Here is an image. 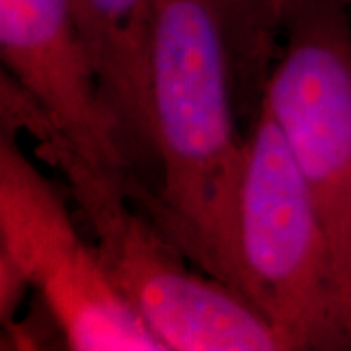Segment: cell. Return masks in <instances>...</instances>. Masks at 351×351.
Returning a JSON list of instances; mask_svg holds the SVG:
<instances>
[{
    "instance_id": "obj_2",
    "label": "cell",
    "mask_w": 351,
    "mask_h": 351,
    "mask_svg": "<svg viewBox=\"0 0 351 351\" xmlns=\"http://www.w3.org/2000/svg\"><path fill=\"white\" fill-rule=\"evenodd\" d=\"M291 351H351V306L311 189L260 101L237 201V279Z\"/></svg>"
},
{
    "instance_id": "obj_7",
    "label": "cell",
    "mask_w": 351,
    "mask_h": 351,
    "mask_svg": "<svg viewBox=\"0 0 351 351\" xmlns=\"http://www.w3.org/2000/svg\"><path fill=\"white\" fill-rule=\"evenodd\" d=\"M73 10L133 162L149 158L152 164L149 45L154 0H73Z\"/></svg>"
},
{
    "instance_id": "obj_1",
    "label": "cell",
    "mask_w": 351,
    "mask_h": 351,
    "mask_svg": "<svg viewBox=\"0 0 351 351\" xmlns=\"http://www.w3.org/2000/svg\"><path fill=\"white\" fill-rule=\"evenodd\" d=\"M277 0H154L149 45L156 189L138 203L234 291L246 131L277 53Z\"/></svg>"
},
{
    "instance_id": "obj_9",
    "label": "cell",
    "mask_w": 351,
    "mask_h": 351,
    "mask_svg": "<svg viewBox=\"0 0 351 351\" xmlns=\"http://www.w3.org/2000/svg\"><path fill=\"white\" fill-rule=\"evenodd\" d=\"M348 4H350V10H351V0H348Z\"/></svg>"
},
{
    "instance_id": "obj_8",
    "label": "cell",
    "mask_w": 351,
    "mask_h": 351,
    "mask_svg": "<svg viewBox=\"0 0 351 351\" xmlns=\"http://www.w3.org/2000/svg\"><path fill=\"white\" fill-rule=\"evenodd\" d=\"M2 351H55L51 343L43 338L39 326L32 318H16L10 324H4Z\"/></svg>"
},
{
    "instance_id": "obj_5",
    "label": "cell",
    "mask_w": 351,
    "mask_h": 351,
    "mask_svg": "<svg viewBox=\"0 0 351 351\" xmlns=\"http://www.w3.org/2000/svg\"><path fill=\"white\" fill-rule=\"evenodd\" d=\"M0 57L2 76L64 143L101 172L141 186L73 0H0Z\"/></svg>"
},
{
    "instance_id": "obj_4",
    "label": "cell",
    "mask_w": 351,
    "mask_h": 351,
    "mask_svg": "<svg viewBox=\"0 0 351 351\" xmlns=\"http://www.w3.org/2000/svg\"><path fill=\"white\" fill-rule=\"evenodd\" d=\"M277 53L262 101L311 189L351 306V10L277 0Z\"/></svg>"
},
{
    "instance_id": "obj_3",
    "label": "cell",
    "mask_w": 351,
    "mask_h": 351,
    "mask_svg": "<svg viewBox=\"0 0 351 351\" xmlns=\"http://www.w3.org/2000/svg\"><path fill=\"white\" fill-rule=\"evenodd\" d=\"M0 254L22 271L61 351H172L108 274L39 160L6 127L0 138Z\"/></svg>"
},
{
    "instance_id": "obj_6",
    "label": "cell",
    "mask_w": 351,
    "mask_h": 351,
    "mask_svg": "<svg viewBox=\"0 0 351 351\" xmlns=\"http://www.w3.org/2000/svg\"><path fill=\"white\" fill-rule=\"evenodd\" d=\"M101 262L172 351H291L254 304L195 267L151 221L117 226Z\"/></svg>"
}]
</instances>
